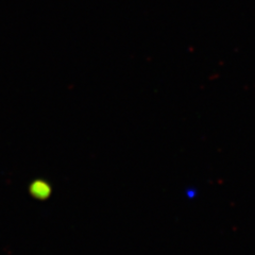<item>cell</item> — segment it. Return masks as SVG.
Listing matches in <instances>:
<instances>
[{"instance_id":"obj_1","label":"cell","mask_w":255,"mask_h":255,"mask_svg":"<svg viewBox=\"0 0 255 255\" xmlns=\"http://www.w3.org/2000/svg\"><path fill=\"white\" fill-rule=\"evenodd\" d=\"M30 191L32 196L37 199H46L49 197L51 189L50 186L47 184L46 182L37 180L32 183V185L30 187Z\"/></svg>"}]
</instances>
